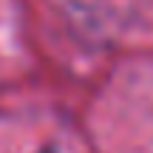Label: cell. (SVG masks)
<instances>
[{
	"label": "cell",
	"mask_w": 153,
	"mask_h": 153,
	"mask_svg": "<svg viewBox=\"0 0 153 153\" xmlns=\"http://www.w3.org/2000/svg\"><path fill=\"white\" fill-rule=\"evenodd\" d=\"M37 153H57V148H43V150H37Z\"/></svg>",
	"instance_id": "cell-1"
}]
</instances>
